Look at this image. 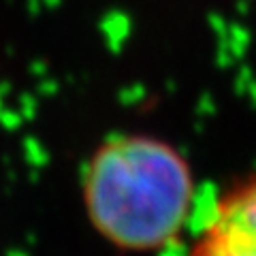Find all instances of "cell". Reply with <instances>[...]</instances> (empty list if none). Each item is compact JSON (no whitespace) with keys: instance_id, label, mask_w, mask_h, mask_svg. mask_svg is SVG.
Returning <instances> with one entry per match:
<instances>
[{"instance_id":"1","label":"cell","mask_w":256,"mask_h":256,"mask_svg":"<svg viewBox=\"0 0 256 256\" xmlns=\"http://www.w3.org/2000/svg\"><path fill=\"white\" fill-rule=\"evenodd\" d=\"M92 228L124 252H156L178 239L194 201L186 156L152 134H116L94 150L82 182Z\"/></svg>"},{"instance_id":"2","label":"cell","mask_w":256,"mask_h":256,"mask_svg":"<svg viewBox=\"0 0 256 256\" xmlns=\"http://www.w3.org/2000/svg\"><path fill=\"white\" fill-rule=\"evenodd\" d=\"M188 256H256V175L216 203Z\"/></svg>"}]
</instances>
